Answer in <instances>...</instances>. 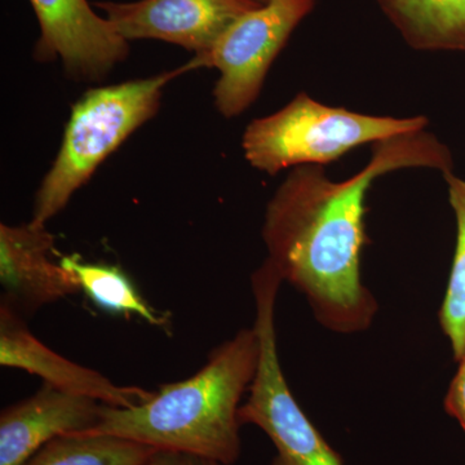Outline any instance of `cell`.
<instances>
[{"instance_id":"cell-4","label":"cell","mask_w":465,"mask_h":465,"mask_svg":"<svg viewBox=\"0 0 465 465\" xmlns=\"http://www.w3.org/2000/svg\"><path fill=\"white\" fill-rule=\"evenodd\" d=\"M425 116L370 115L299 94L273 114L253 119L242 139L244 158L274 176L287 168L324 166L351 150L425 130Z\"/></svg>"},{"instance_id":"cell-18","label":"cell","mask_w":465,"mask_h":465,"mask_svg":"<svg viewBox=\"0 0 465 465\" xmlns=\"http://www.w3.org/2000/svg\"><path fill=\"white\" fill-rule=\"evenodd\" d=\"M252 2L258 3V5H266V3L269 2V0H252Z\"/></svg>"},{"instance_id":"cell-13","label":"cell","mask_w":465,"mask_h":465,"mask_svg":"<svg viewBox=\"0 0 465 465\" xmlns=\"http://www.w3.org/2000/svg\"><path fill=\"white\" fill-rule=\"evenodd\" d=\"M157 449L112 434L57 437L24 465H148Z\"/></svg>"},{"instance_id":"cell-10","label":"cell","mask_w":465,"mask_h":465,"mask_svg":"<svg viewBox=\"0 0 465 465\" xmlns=\"http://www.w3.org/2000/svg\"><path fill=\"white\" fill-rule=\"evenodd\" d=\"M0 365L39 376L43 381L101 403L131 409L153 399L155 391L119 387L100 372L78 365L43 344L33 335L25 317L0 302Z\"/></svg>"},{"instance_id":"cell-15","label":"cell","mask_w":465,"mask_h":465,"mask_svg":"<svg viewBox=\"0 0 465 465\" xmlns=\"http://www.w3.org/2000/svg\"><path fill=\"white\" fill-rule=\"evenodd\" d=\"M443 176L448 183L450 204L457 219V246L448 289L440 309V324L459 362L465 357V180L452 173Z\"/></svg>"},{"instance_id":"cell-3","label":"cell","mask_w":465,"mask_h":465,"mask_svg":"<svg viewBox=\"0 0 465 465\" xmlns=\"http://www.w3.org/2000/svg\"><path fill=\"white\" fill-rule=\"evenodd\" d=\"M194 64L150 78L92 88L73 106L57 157L34 202L32 220L41 224L66 207L94 171L143 124L157 114L164 87Z\"/></svg>"},{"instance_id":"cell-2","label":"cell","mask_w":465,"mask_h":465,"mask_svg":"<svg viewBox=\"0 0 465 465\" xmlns=\"http://www.w3.org/2000/svg\"><path fill=\"white\" fill-rule=\"evenodd\" d=\"M259 356L256 330H241L211 351L197 374L161 385L148 402L131 409L104 405L100 423L85 433L112 434L232 465L241 455L238 410Z\"/></svg>"},{"instance_id":"cell-16","label":"cell","mask_w":465,"mask_h":465,"mask_svg":"<svg viewBox=\"0 0 465 465\" xmlns=\"http://www.w3.org/2000/svg\"><path fill=\"white\" fill-rule=\"evenodd\" d=\"M457 374L450 382L445 397L446 412L457 419L465 432V357L459 361Z\"/></svg>"},{"instance_id":"cell-6","label":"cell","mask_w":465,"mask_h":465,"mask_svg":"<svg viewBox=\"0 0 465 465\" xmlns=\"http://www.w3.org/2000/svg\"><path fill=\"white\" fill-rule=\"evenodd\" d=\"M314 5L316 0H269L235 20L210 54L193 58L195 67L219 70L213 94L220 114L232 118L252 105L275 57Z\"/></svg>"},{"instance_id":"cell-8","label":"cell","mask_w":465,"mask_h":465,"mask_svg":"<svg viewBox=\"0 0 465 465\" xmlns=\"http://www.w3.org/2000/svg\"><path fill=\"white\" fill-rule=\"evenodd\" d=\"M41 35L38 61L60 60L78 81H97L130 54V43L100 17L88 0H30Z\"/></svg>"},{"instance_id":"cell-17","label":"cell","mask_w":465,"mask_h":465,"mask_svg":"<svg viewBox=\"0 0 465 465\" xmlns=\"http://www.w3.org/2000/svg\"><path fill=\"white\" fill-rule=\"evenodd\" d=\"M148 465H223L219 461L189 452L157 450Z\"/></svg>"},{"instance_id":"cell-12","label":"cell","mask_w":465,"mask_h":465,"mask_svg":"<svg viewBox=\"0 0 465 465\" xmlns=\"http://www.w3.org/2000/svg\"><path fill=\"white\" fill-rule=\"evenodd\" d=\"M410 47L465 51V0H376Z\"/></svg>"},{"instance_id":"cell-7","label":"cell","mask_w":465,"mask_h":465,"mask_svg":"<svg viewBox=\"0 0 465 465\" xmlns=\"http://www.w3.org/2000/svg\"><path fill=\"white\" fill-rule=\"evenodd\" d=\"M124 41L173 43L202 58L242 15L259 7L252 0H137L96 2Z\"/></svg>"},{"instance_id":"cell-14","label":"cell","mask_w":465,"mask_h":465,"mask_svg":"<svg viewBox=\"0 0 465 465\" xmlns=\"http://www.w3.org/2000/svg\"><path fill=\"white\" fill-rule=\"evenodd\" d=\"M60 262L75 274L81 291L104 311L134 314L152 326L164 327L170 322L166 316L150 307L121 269L84 262L72 256H64Z\"/></svg>"},{"instance_id":"cell-11","label":"cell","mask_w":465,"mask_h":465,"mask_svg":"<svg viewBox=\"0 0 465 465\" xmlns=\"http://www.w3.org/2000/svg\"><path fill=\"white\" fill-rule=\"evenodd\" d=\"M104 405L45 382L0 414V465H24L57 437L90 432L100 423Z\"/></svg>"},{"instance_id":"cell-1","label":"cell","mask_w":465,"mask_h":465,"mask_svg":"<svg viewBox=\"0 0 465 465\" xmlns=\"http://www.w3.org/2000/svg\"><path fill=\"white\" fill-rule=\"evenodd\" d=\"M409 167L446 174L454 161L434 134H402L374 143L366 166L342 182L327 177L322 166L292 168L266 206L265 260L307 298L330 331L356 333L371 326L378 302L361 277L366 195L378 177Z\"/></svg>"},{"instance_id":"cell-5","label":"cell","mask_w":465,"mask_h":465,"mask_svg":"<svg viewBox=\"0 0 465 465\" xmlns=\"http://www.w3.org/2000/svg\"><path fill=\"white\" fill-rule=\"evenodd\" d=\"M282 282L266 260L252 275L253 329L259 336L260 356L249 399L238 410V420L241 425H256L268 434L277 450L272 465H344L341 455L302 411L284 378L274 321L275 300Z\"/></svg>"},{"instance_id":"cell-9","label":"cell","mask_w":465,"mask_h":465,"mask_svg":"<svg viewBox=\"0 0 465 465\" xmlns=\"http://www.w3.org/2000/svg\"><path fill=\"white\" fill-rule=\"evenodd\" d=\"M54 235L47 224L30 220L0 225L2 302L26 317L81 291L75 274L54 262Z\"/></svg>"}]
</instances>
